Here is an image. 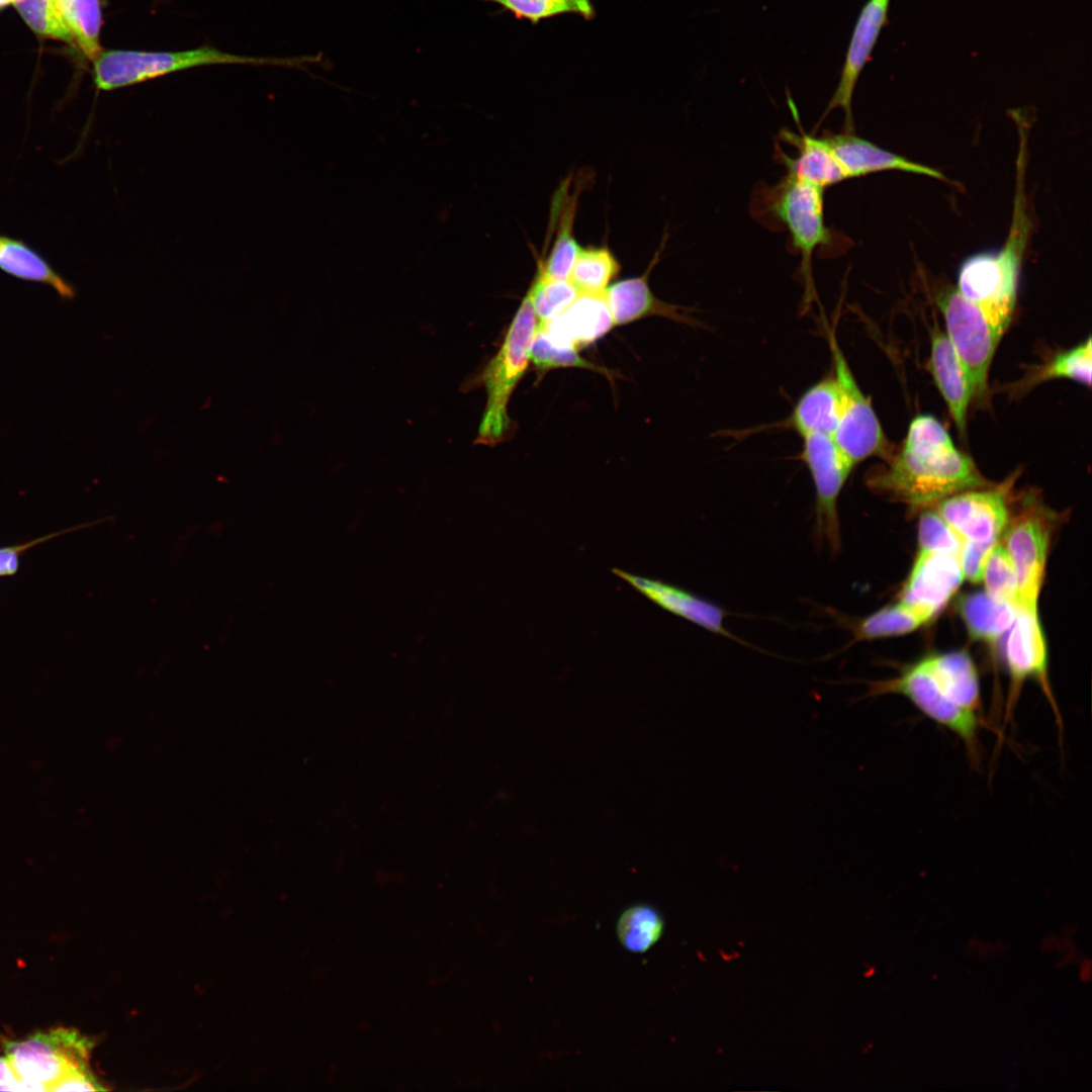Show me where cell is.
Here are the masks:
<instances>
[{
  "label": "cell",
  "instance_id": "cell-16",
  "mask_svg": "<svg viewBox=\"0 0 1092 1092\" xmlns=\"http://www.w3.org/2000/svg\"><path fill=\"white\" fill-rule=\"evenodd\" d=\"M615 326L604 293H579L559 315L538 326L552 345L576 350L605 336Z\"/></svg>",
  "mask_w": 1092,
  "mask_h": 1092
},
{
  "label": "cell",
  "instance_id": "cell-32",
  "mask_svg": "<svg viewBox=\"0 0 1092 1092\" xmlns=\"http://www.w3.org/2000/svg\"><path fill=\"white\" fill-rule=\"evenodd\" d=\"M986 593L996 601L1017 607L1018 580L1014 563L1003 544L990 549L983 571Z\"/></svg>",
  "mask_w": 1092,
  "mask_h": 1092
},
{
  "label": "cell",
  "instance_id": "cell-11",
  "mask_svg": "<svg viewBox=\"0 0 1092 1092\" xmlns=\"http://www.w3.org/2000/svg\"><path fill=\"white\" fill-rule=\"evenodd\" d=\"M802 439L801 459L811 474L816 493L815 535L837 552L841 547L837 502L854 466L830 436L815 434Z\"/></svg>",
  "mask_w": 1092,
  "mask_h": 1092
},
{
  "label": "cell",
  "instance_id": "cell-8",
  "mask_svg": "<svg viewBox=\"0 0 1092 1092\" xmlns=\"http://www.w3.org/2000/svg\"><path fill=\"white\" fill-rule=\"evenodd\" d=\"M828 342L832 356V374L838 382L841 397L840 415L832 439L853 466L874 456L887 460L891 456L887 437L832 331L829 332Z\"/></svg>",
  "mask_w": 1092,
  "mask_h": 1092
},
{
  "label": "cell",
  "instance_id": "cell-33",
  "mask_svg": "<svg viewBox=\"0 0 1092 1092\" xmlns=\"http://www.w3.org/2000/svg\"><path fill=\"white\" fill-rule=\"evenodd\" d=\"M500 5L517 18H524L536 24L541 19L560 14L573 13L587 20L596 12L590 0H484Z\"/></svg>",
  "mask_w": 1092,
  "mask_h": 1092
},
{
  "label": "cell",
  "instance_id": "cell-24",
  "mask_svg": "<svg viewBox=\"0 0 1092 1092\" xmlns=\"http://www.w3.org/2000/svg\"><path fill=\"white\" fill-rule=\"evenodd\" d=\"M0 270L19 280L50 286L63 299L76 296L75 286L41 254L22 240L3 234H0Z\"/></svg>",
  "mask_w": 1092,
  "mask_h": 1092
},
{
  "label": "cell",
  "instance_id": "cell-3",
  "mask_svg": "<svg viewBox=\"0 0 1092 1092\" xmlns=\"http://www.w3.org/2000/svg\"><path fill=\"white\" fill-rule=\"evenodd\" d=\"M1023 177L1022 174L1016 177L1012 222L1004 246L998 251L978 253L965 260L954 287L1002 335L1015 309L1020 267L1030 230Z\"/></svg>",
  "mask_w": 1092,
  "mask_h": 1092
},
{
  "label": "cell",
  "instance_id": "cell-27",
  "mask_svg": "<svg viewBox=\"0 0 1092 1092\" xmlns=\"http://www.w3.org/2000/svg\"><path fill=\"white\" fill-rule=\"evenodd\" d=\"M663 920L658 911L647 904L627 908L619 917L616 932L622 946L641 953L651 948L661 937Z\"/></svg>",
  "mask_w": 1092,
  "mask_h": 1092
},
{
  "label": "cell",
  "instance_id": "cell-18",
  "mask_svg": "<svg viewBox=\"0 0 1092 1092\" xmlns=\"http://www.w3.org/2000/svg\"><path fill=\"white\" fill-rule=\"evenodd\" d=\"M615 572L665 610L710 632L743 643L725 628L724 618L726 613L718 605L672 585L619 570H615Z\"/></svg>",
  "mask_w": 1092,
  "mask_h": 1092
},
{
  "label": "cell",
  "instance_id": "cell-5",
  "mask_svg": "<svg viewBox=\"0 0 1092 1092\" xmlns=\"http://www.w3.org/2000/svg\"><path fill=\"white\" fill-rule=\"evenodd\" d=\"M284 63L292 61L238 56L208 47L183 52L102 51L94 61V82L99 90L109 91L210 64Z\"/></svg>",
  "mask_w": 1092,
  "mask_h": 1092
},
{
  "label": "cell",
  "instance_id": "cell-28",
  "mask_svg": "<svg viewBox=\"0 0 1092 1092\" xmlns=\"http://www.w3.org/2000/svg\"><path fill=\"white\" fill-rule=\"evenodd\" d=\"M76 44L93 62L101 54L99 0H66L59 8Z\"/></svg>",
  "mask_w": 1092,
  "mask_h": 1092
},
{
  "label": "cell",
  "instance_id": "cell-10",
  "mask_svg": "<svg viewBox=\"0 0 1092 1092\" xmlns=\"http://www.w3.org/2000/svg\"><path fill=\"white\" fill-rule=\"evenodd\" d=\"M1005 647V662L1010 687L1005 704L1004 721L1009 722L1017 706L1023 684L1032 679L1045 696L1054 717L1063 733V718L1048 676V653L1037 610L1017 608Z\"/></svg>",
  "mask_w": 1092,
  "mask_h": 1092
},
{
  "label": "cell",
  "instance_id": "cell-17",
  "mask_svg": "<svg viewBox=\"0 0 1092 1092\" xmlns=\"http://www.w3.org/2000/svg\"><path fill=\"white\" fill-rule=\"evenodd\" d=\"M847 179L883 171H903L946 181L938 170L915 163L853 132L824 134Z\"/></svg>",
  "mask_w": 1092,
  "mask_h": 1092
},
{
  "label": "cell",
  "instance_id": "cell-9",
  "mask_svg": "<svg viewBox=\"0 0 1092 1092\" xmlns=\"http://www.w3.org/2000/svg\"><path fill=\"white\" fill-rule=\"evenodd\" d=\"M946 336L966 372L973 398L986 396L988 374L1001 335L982 311L956 288L937 297Z\"/></svg>",
  "mask_w": 1092,
  "mask_h": 1092
},
{
  "label": "cell",
  "instance_id": "cell-36",
  "mask_svg": "<svg viewBox=\"0 0 1092 1092\" xmlns=\"http://www.w3.org/2000/svg\"><path fill=\"white\" fill-rule=\"evenodd\" d=\"M918 540L922 550L959 555L962 538L936 511L922 514L918 525Z\"/></svg>",
  "mask_w": 1092,
  "mask_h": 1092
},
{
  "label": "cell",
  "instance_id": "cell-20",
  "mask_svg": "<svg viewBox=\"0 0 1092 1092\" xmlns=\"http://www.w3.org/2000/svg\"><path fill=\"white\" fill-rule=\"evenodd\" d=\"M930 372L958 431H966L968 407L973 399L966 372L945 333L931 336Z\"/></svg>",
  "mask_w": 1092,
  "mask_h": 1092
},
{
  "label": "cell",
  "instance_id": "cell-38",
  "mask_svg": "<svg viewBox=\"0 0 1092 1092\" xmlns=\"http://www.w3.org/2000/svg\"><path fill=\"white\" fill-rule=\"evenodd\" d=\"M104 1089L90 1068L73 1070L65 1074L51 1087V1091H99Z\"/></svg>",
  "mask_w": 1092,
  "mask_h": 1092
},
{
  "label": "cell",
  "instance_id": "cell-26",
  "mask_svg": "<svg viewBox=\"0 0 1092 1092\" xmlns=\"http://www.w3.org/2000/svg\"><path fill=\"white\" fill-rule=\"evenodd\" d=\"M620 270V263L608 247H580L568 279L579 293H604Z\"/></svg>",
  "mask_w": 1092,
  "mask_h": 1092
},
{
  "label": "cell",
  "instance_id": "cell-34",
  "mask_svg": "<svg viewBox=\"0 0 1092 1092\" xmlns=\"http://www.w3.org/2000/svg\"><path fill=\"white\" fill-rule=\"evenodd\" d=\"M18 13L36 33L75 46L74 36L53 0H13Z\"/></svg>",
  "mask_w": 1092,
  "mask_h": 1092
},
{
  "label": "cell",
  "instance_id": "cell-41",
  "mask_svg": "<svg viewBox=\"0 0 1092 1092\" xmlns=\"http://www.w3.org/2000/svg\"><path fill=\"white\" fill-rule=\"evenodd\" d=\"M10 3H13V0H0V9L7 6Z\"/></svg>",
  "mask_w": 1092,
  "mask_h": 1092
},
{
  "label": "cell",
  "instance_id": "cell-14",
  "mask_svg": "<svg viewBox=\"0 0 1092 1092\" xmlns=\"http://www.w3.org/2000/svg\"><path fill=\"white\" fill-rule=\"evenodd\" d=\"M1049 543L1050 529L1035 515L1018 517L1005 532L1003 546L1014 563L1018 580L1017 608L1037 607Z\"/></svg>",
  "mask_w": 1092,
  "mask_h": 1092
},
{
  "label": "cell",
  "instance_id": "cell-21",
  "mask_svg": "<svg viewBox=\"0 0 1092 1092\" xmlns=\"http://www.w3.org/2000/svg\"><path fill=\"white\" fill-rule=\"evenodd\" d=\"M656 253L647 272L610 285L605 296L615 325H626L649 315H662L674 321H687L680 307L658 299L648 284V275L658 260Z\"/></svg>",
  "mask_w": 1092,
  "mask_h": 1092
},
{
  "label": "cell",
  "instance_id": "cell-35",
  "mask_svg": "<svg viewBox=\"0 0 1092 1092\" xmlns=\"http://www.w3.org/2000/svg\"><path fill=\"white\" fill-rule=\"evenodd\" d=\"M530 360L541 372L561 367H577L599 371L600 373L606 372L604 368L598 367L580 357L576 350L555 347L538 328L532 342Z\"/></svg>",
  "mask_w": 1092,
  "mask_h": 1092
},
{
  "label": "cell",
  "instance_id": "cell-19",
  "mask_svg": "<svg viewBox=\"0 0 1092 1092\" xmlns=\"http://www.w3.org/2000/svg\"><path fill=\"white\" fill-rule=\"evenodd\" d=\"M782 133L784 141L798 150L795 158L780 152V160L787 169V175L824 190L847 180L824 135L818 138L804 131L799 135L787 129Z\"/></svg>",
  "mask_w": 1092,
  "mask_h": 1092
},
{
  "label": "cell",
  "instance_id": "cell-6",
  "mask_svg": "<svg viewBox=\"0 0 1092 1092\" xmlns=\"http://www.w3.org/2000/svg\"><path fill=\"white\" fill-rule=\"evenodd\" d=\"M92 1042L76 1029L37 1031L5 1043V1056L29 1091H51L65 1074L89 1068Z\"/></svg>",
  "mask_w": 1092,
  "mask_h": 1092
},
{
  "label": "cell",
  "instance_id": "cell-13",
  "mask_svg": "<svg viewBox=\"0 0 1092 1092\" xmlns=\"http://www.w3.org/2000/svg\"><path fill=\"white\" fill-rule=\"evenodd\" d=\"M963 578L959 555L919 549L900 603L928 622L954 595Z\"/></svg>",
  "mask_w": 1092,
  "mask_h": 1092
},
{
  "label": "cell",
  "instance_id": "cell-7",
  "mask_svg": "<svg viewBox=\"0 0 1092 1092\" xmlns=\"http://www.w3.org/2000/svg\"><path fill=\"white\" fill-rule=\"evenodd\" d=\"M767 208L786 226L801 256V275L807 296L813 291L812 259L832 235L825 223L824 189L786 175L769 190Z\"/></svg>",
  "mask_w": 1092,
  "mask_h": 1092
},
{
  "label": "cell",
  "instance_id": "cell-29",
  "mask_svg": "<svg viewBox=\"0 0 1092 1092\" xmlns=\"http://www.w3.org/2000/svg\"><path fill=\"white\" fill-rule=\"evenodd\" d=\"M528 293L538 326L555 318L579 295V291L569 279L547 276L538 267Z\"/></svg>",
  "mask_w": 1092,
  "mask_h": 1092
},
{
  "label": "cell",
  "instance_id": "cell-22",
  "mask_svg": "<svg viewBox=\"0 0 1092 1092\" xmlns=\"http://www.w3.org/2000/svg\"><path fill=\"white\" fill-rule=\"evenodd\" d=\"M571 179H566L559 187L552 201L551 216L557 219L550 224L557 226L555 238L548 257L541 258L537 267L547 276L568 279L577 252L580 248L574 237V217L581 184H577L569 193Z\"/></svg>",
  "mask_w": 1092,
  "mask_h": 1092
},
{
  "label": "cell",
  "instance_id": "cell-25",
  "mask_svg": "<svg viewBox=\"0 0 1092 1092\" xmlns=\"http://www.w3.org/2000/svg\"><path fill=\"white\" fill-rule=\"evenodd\" d=\"M960 612L973 638L995 642L1010 629L1017 607L996 601L987 593H974L961 600Z\"/></svg>",
  "mask_w": 1092,
  "mask_h": 1092
},
{
  "label": "cell",
  "instance_id": "cell-23",
  "mask_svg": "<svg viewBox=\"0 0 1092 1092\" xmlns=\"http://www.w3.org/2000/svg\"><path fill=\"white\" fill-rule=\"evenodd\" d=\"M841 406L840 389L833 374L810 386L798 399L789 424L801 437L827 435L832 438Z\"/></svg>",
  "mask_w": 1092,
  "mask_h": 1092
},
{
  "label": "cell",
  "instance_id": "cell-42",
  "mask_svg": "<svg viewBox=\"0 0 1092 1092\" xmlns=\"http://www.w3.org/2000/svg\"><path fill=\"white\" fill-rule=\"evenodd\" d=\"M53 1H54V2H55V4L57 5V7H58V8H60V6H61V5H62V4H63V3H64V2L66 1V0H53Z\"/></svg>",
  "mask_w": 1092,
  "mask_h": 1092
},
{
  "label": "cell",
  "instance_id": "cell-39",
  "mask_svg": "<svg viewBox=\"0 0 1092 1092\" xmlns=\"http://www.w3.org/2000/svg\"><path fill=\"white\" fill-rule=\"evenodd\" d=\"M53 536H46L43 538L30 541L25 544L0 548V576L11 575L15 573L19 566V557L21 553L34 546L35 544L51 539Z\"/></svg>",
  "mask_w": 1092,
  "mask_h": 1092
},
{
  "label": "cell",
  "instance_id": "cell-1",
  "mask_svg": "<svg viewBox=\"0 0 1092 1092\" xmlns=\"http://www.w3.org/2000/svg\"><path fill=\"white\" fill-rule=\"evenodd\" d=\"M888 694L906 698L926 718L958 736L973 761L980 759L984 712L979 673L968 653L927 656L895 677L870 681L864 697Z\"/></svg>",
  "mask_w": 1092,
  "mask_h": 1092
},
{
  "label": "cell",
  "instance_id": "cell-15",
  "mask_svg": "<svg viewBox=\"0 0 1092 1092\" xmlns=\"http://www.w3.org/2000/svg\"><path fill=\"white\" fill-rule=\"evenodd\" d=\"M891 0H868L853 27L838 85L819 121L831 110L844 112V131L853 132L852 96L858 78L871 58L877 39L887 21Z\"/></svg>",
  "mask_w": 1092,
  "mask_h": 1092
},
{
  "label": "cell",
  "instance_id": "cell-30",
  "mask_svg": "<svg viewBox=\"0 0 1092 1092\" xmlns=\"http://www.w3.org/2000/svg\"><path fill=\"white\" fill-rule=\"evenodd\" d=\"M1091 372L1092 346L1089 337L1086 342L1055 355L1048 363L1033 371L1023 383L1027 387L1051 379L1067 378L1089 387Z\"/></svg>",
  "mask_w": 1092,
  "mask_h": 1092
},
{
  "label": "cell",
  "instance_id": "cell-31",
  "mask_svg": "<svg viewBox=\"0 0 1092 1092\" xmlns=\"http://www.w3.org/2000/svg\"><path fill=\"white\" fill-rule=\"evenodd\" d=\"M927 621L900 603L885 607L861 620L853 630L854 640H872L911 632Z\"/></svg>",
  "mask_w": 1092,
  "mask_h": 1092
},
{
  "label": "cell",
  "instance_id": "cell-4",
  "mask_svg": "<svg viewBox=\"0 0 1092 1092\" xmlns=\"http://www.w3.org/2000/svg\"><path fill=\"white\" fill-rule=\"evenodd\" d=\"M537 328L538 320L527 292L502 346L476 379L484 386L486 401L474 443L495 446L510 436L512 420L508 404L528 367Z\"/></svg>",
  "mask_w": 1092,
  "mask_h": 1092
},
{
  "label": "cell",
  "instance_id": "cell-37",
  "mask_svg": "<svg viewBox=\"0 0 1092 1092\" xmlns=\"http://www.w3.org/2000/svg\"><path fill=\"white\" fill-rule=\"evenodd\" d=\"M992 547L963 540L959 560L965 578L974 583L982 581L985 561Z\"/></svg>",
  "mask_w": 1092,
  "mask_h": 1092
},
{
  "label": "cell",
  "instance_id": "cell-12",
  "mask_svg": "<svg viewBox=\"0 0 1092 1092\" xmlns=\"http://www.w3.org/2000/svg\"><path fill=\"white\" fill-rule=\"evenodd\" d=\"M962 540L992 547L1008 525L1004 489L966 490L945 497L935 510Z\"/></svg>",
  "mask_w": 1092,
  "mask_h": 1092
},
{
  "label": "cell",
  "instance_id": "cell-40",
  "mask_svg": "<svg viewBox=\"0 0 1092 1092\" xmlns=\"http://www.w3.org/2000/svg\"><path fill=\"white\" fill-rule=\"evenodd\" d=\"M0 1091H29L27 1085L16 1075L5 1055L0 1056Z\"/></svg>",
  "mask_w": 1092,
  "mask_h": 1092
},
{
  "label": "cell",
  "instance_id": "cell-2",
  "mask_svg": "<svg viewBox=\"0 0 1092 1092\" xmlns=\"http://www.w3.org/2000/svg\"><path fill=\"white\" fill-rule=\"evenodd\" d=\"M886 461L887 466L874 470L868 483L914 508L928 507L986 484L973 460L928 415L912 420L901 449Z\"/></svg>",
  "mask_w": 1092,
  "mask_h": 1092
}]
</instances>
